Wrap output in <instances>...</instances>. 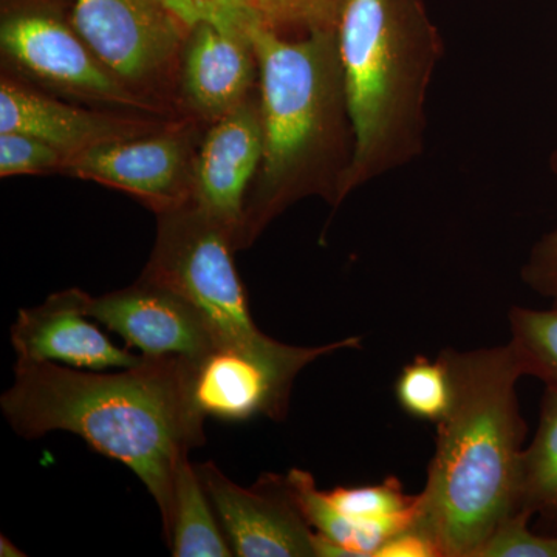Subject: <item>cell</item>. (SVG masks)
I'll return each instance as SVG.
<instances>
[{"label": "cell", "mask_w": 557, "mask_h": 557, "mask_svg": "<svg viewBox=\"0 0 557 557\" xmlns=\"http://www.w3.org/2000/svg\"><path fill=\"white\" fill-rule=\"evenodd\" d=\"M89 298L83 289L70 288L22 309L10 332L16 362H57L79 370L126 369L141 362L143 355L116 346L90 321Z\"/></svg>", "instance_id": "cell-12"}, {"label": "cell", "mask_w": 557, "mask_h": 557, "mask_svg": "<svg viewBox=\"0 0 557 557\" xmlns=\"http://www.w3.org/2000/svg\"><path fill=\"white\" fill-rule=\"evenodd\" d=\"M519 511L557 512V386H545L536 434L523 449Z\"/></svg>", "instance_id": "cell-18"}, {"label": "cell", "mask_w": 557, "mask_h": 557, "mask_svg": "<svg viewBox=\"0 0 557 557\" xmlns=\"http://www.w3.org/2000/svg\"><path fill=\"white\" fill-rule=\"evenodd\" d=\"M87 313L138 348L143 357L196 361L218 347L199 310L174 289L148 277L100 298L90 296Z\"/></svg>", "instance_id": "cell-11"}, {"label": "cell", "mask_w": 557, "mask_h": 557, "mask_svg": "<svg viewBox=\"0 0 557 557\" xmlns=\"http://www.w3.org/2000/svg\"><path fill=\"white\" fill-rule=\"evenodd\" d=\"M72 27L127 86L159 75L186 30L166 0H75Z\"/></svg>", "instance_id": "cell-9"}, {"label": "cell", "mask_w": 557, "mask_h": 557, "mask_svg": "<svg viewBox=\"0 0 557 557\" xmlns=\"http://www.w3.org/2000/svg\"><path fill=\"white\" fill-rule=\"evenodd\" d=\"M0 46L17 67L50 86L109 104L148 108L73 27L46 11H16L3 17Z\"/></svg>", "instance_id": "cell-8"}, {"label": "cell", "mask_w": 557, "mask_h": 557, "mask_svg": "<svg viewBox=\"0 0 557 557\" xmlns=\"http://www.w3.org/2000/svg\"><path fill=\"white\" fill-rule=\"evenodd\" d=\"M287 479L304 518L318 536L335 545L338 557H376L384 542L399 533L386 523H362L347 518L330 502L327 491L319 490L310 472L292 469Z\"/></svg>", "instance_id": "cell-17"}, {"label": "cell", "mask_w": 557, "mask_h": 557, "mask_svg": "<svg viewBox=\"0 0 557 557\" xmlns=\"http://www.w3.org/2000/svg\"><path fill=\"white\" fill-rule=\"evenodd\" d=\"M0 556L2 557H22L25 553H22L17 545H14L9 537H0Z\"/></svg>", "instance_id": "cell-28"}, {"label": "cell", "mask_w": 557, "mask_h": 557, "mask_svg": "<svg viewBox=\"0 0 557 557\" xmlns=\"http://www.w3.org/2000/svg\"><path fill=\"white\" fill-rule=\"evenodd\" d=\"M522 281L542 298L557 304V228L542 236L522 267Z\"/></svg>", "instance_id": "cell-26"}, {"label": "cell", "mask_w": 557, "mask_h": 557, "mask_svg": "<svg viewBox=\"0 0 557 557\" xmlns=\"http://www.w3.org/2000/svg\"><path fill=\"white\" fill-rule=\"evenodd\" d=\"M552 170L553 174H555V177L557 178V149L555 150V152H553L552 156Z\"/></svg>", "instance_id": "cell-29"}, {"label": "cell", "mask_w": 557, "mask_h": 557, "mask_svg": "<svg viewBox=\"0 0 557 557\" xmlns=\"http://www.w3.org/2000/svg\"><path fill=\"white\" fill-rule=\"evenodd\" d=\"M248 35L259 67L263 159L258 203L245 212L237 248L307 194L339 205L355 150L336 30L288 39L262 20Z\"/></svg>", "instance_id": "cell-3"}, {"label": "cell", "mask_w": 557, "mask_h": 557, "mask_svg": "<svg viewBox=\"0 0 557 557\" xmlns=\"http://www.w3.org/2000/svg\"><path fill=\"white\" fill-rule=\"evenodd\" d=\"M259 72L249 35L201 24L190 30L183 84L193 108L218 121L248 100Z\"/></svg>", "instance_id": "cell-15"}, {"label": "cell", "mask_w": 557, "mask_h": 557, "mask_svg": "<svg viewBox=\"0 0 557 557\" xmlns=\"http://www.w3.org/2000/svg\"><path fill=\"white\" fill-rule=\"evenodd\" d=\"M454 387L448 364L437 359L417 357L406 364L395 383L399 408L417 420L440 423L453 405Z\"/></svg>", "instance_id": "cell-20"}, {"label": "cell", "mask_w": 557, "mask_h": 557, "mask_svg": "<svg viewBox=\"0 0 557 557\" xmlns=\"http://www.w3.org/2000/svg\"><path fill=\"white\" fill-rule=\"evenodd\" d=\"M376 557H438L431 539L410 525L384 542Z\"/></svg>", "instance_id": "cell-27"}, {"label": "cell", "mask_w": 557, "mask_h": 557, "mask_svg": "<svg viewBox=\"0 0 557 557\" xmlns=\"http://www.w3.org/2000/svg\"><path fill=\"white\" fill-rule=\"evenodd\" d=\"M343 0H256L262 20L281 32L336 30Z\"/></svg>", "instance_id": "cell-23"}, {"label": "cell", "mask_w": 557, "mask_h": 557, "mask_svg": "<svg viewBox=\"0 0 557 557\" xmlns=\"http://www.w3.org/2000/svg\"><path fill=\"white\" fill-rule=\"evenodd\" d=\"M336 39L355 150L344 199L424 150L443 39L423 0H343Z\"/></svg>", "instance_id": "cell-4"}, {"label": "cell", "mask_w": 557, "mask_h": 557, "mask_svg": "<svg viewBox=\"0 0 557 557\" xmlns=\"http://www.w3.org/2000/svg\"><path fill=\"white\" fill-rule=\"evenodd\" d=\"M166 542L175 557L234 556L207 487L189 457L180 461L175 475L174 511Z\"/></svg>", "instance_id": "cell-16"}, {"label": "cell", "mask_w": 557, "mask_h": 557, "mask_svg": "<svg viewBox=\"0 0 557 557\" xmlns=\"http://www.w3.org/2000/svg\"><path fill=\"white\" fill-rule=\"evenodd\" d=\"M330 502L347 518L362 523H386L406 530L417 518V496H408L398 479L379 485L341 486L327 491Z\"/></svg>", "instance_id": "cell-21"}, {"label": "cell", "mask_w": 557, "mask_h": 557, "mask_svg": "<svg viewBox=\"0 0 557 557\" xmlns=\"http://www.w3.org/2000/svg\"><path fill=\"white\" fill-rule=\"evenodd\" d=\"M0 408L21 437L70 432L129 468L156 500L168 541L180 461L207 442L189 359L143 357L115 372L16 362Z\"/></svg>", "instance_id": "cell-1"}, {"label": "cell", "mask_w": 557, "mask_h": 557, "mask_svg": "<svg viewBox=\"0 0 557 557\" xmlns=\"http://www.w3.org/2000/svg\"><path fill=\"white\" fill-rule=\"evenodd\" d=\"M168 7L186 30L201 24L222 32L248 35L262 21L256 0H166Z\"/></svg>", "instance_id": "cell-22"}, {"label": "cell", "mask_w": 557, "mask_h": 557, "mask_svg": "<svg viewBox=\"0 0 557 557\" xmlns=\"http://www.w3.org/2000/svg\"><path fill=\"white\" fill-rule=\"evenodd\" d=\"M67 156L49 143L20 132L0 134V175L39 174L62 170Z\"/></svg>", "instance_id": "cell-25"}, {"label": "cell", "mask_w": 557, "mask_h": 557, "mask_svg": "<svg viewBox=\"0 0 557 557\" xmlns=\"http://www.w3.org/2000/svg\"><path fill=\"white\" fill-rule=\"evenodd\" d=\"M507 344L522 376L557 386V304L553 309L512 307Z\"/></svg>", "instance_id": "cell-19"}, {"label": "cell", "mask_w": 557, "mask_h": 557, "mask_svg": "<svg viewBox=\"0 0 557 557\" xmlns=\"http://www.w3.org/2000/svg\"><path fill=\"white\" fill-rule=\"evenodd\" d=\"M145 121L64 104L10 79L0 84V134L20 132L49 143L65 156L152 132Z\"/></svg>", "instance_id": "cell-14"}, {"label": "cell", "mask_w": 557, "mask_h": 557, "mask_svg": "<svg viewBox=\"0 0 557 557\" xmlns=\"http://www.w3.org/2000/svg\"><path fill=\"white\" fill-rule=\"evenodd\" d=\"M234 556L318 557L317 533L293 496L287 475H262L251 487L212 461L196 465Z\"/></svg>", "instance_id": "cell-7"}, {"label": "cell", "mask_w": 557, "mask_h": 557, "mask_svg": "<svg viewBox=\"0 0 557 557\" xmlns=\"http://www.w3.org/2000/svg\"><path fill=\"white\" fill-rule=\"evenodd\" d=\"M233 231L193 201L160 214L159 236L143 277L174 289L208 322L218 347H258L270 339L249 313L234 265Z\"/></svg>", "instance_id": "cell-5"}, {"label": "cell", "mask_w": 557, "mask_h": 557, "mask_svg": "<svg viewBox=\"0 0 557 557\" xmlns=\"http://www.w3.org/2000/svg\"><path fill=\"white\" fill-rule=\"evenodd\" d=\"M359 346L361 338L351 336L319 347L288 346L270 338L258 347L214 348L196 361L189 359L194 401L207 418L284 420L293 384L307 366Z\"/></svg>", "instance_id": "cell-6"}, {"label": "cell", "mask_w": 557, "mask_h": 557, "mask_svg": "<svg viewBox=\"0 0 557 557\" xmlns=\"http://www.w3.org/2000/svg\"><path fill=\"white\" fill-rule=\"evenodd\" d=\"M62 170L134 194L160 214L185 207L193 197V153L180 131L102 143L69 157Z\"/></svg>", "instance_id": "cell-10"}, {"label": "cell", "mask_w": 557, "mask_h": 557, "mask_svg": "<svg viewBox=\"0 0 557 557\" xmlns=\"http://www.w3.org/2000/svg\"><path fill=\"white\" fill-rule=\"evenodd\" d=\"M533 516L516 511L494 530L478 557H557V537L533 533L528 522Z\"/></svg>", "instance_id": "cell-24"}, {"label": "cell", "mask_w": 557, "mask_h": 557, "mask_svg": "<svg viewBox=\"0 0 557 557\" xmlns=\"http://www.w3.org/2000/svg\"><path fill=\"white\" fill-rule=\"evenodd\" d=\"M263 159L259 101L248 100L215 121L194 157L190 201L239 236L245 193Z\"/></svg>", "instance_id": "cell-13"}, {"label": "cell", "mask_w": 557, "mask_h": 557, "mask_svg": "<svg viewBox=\"0 0 557 557\" xmlns=\"http://www.w3.org/2000/svg\"><path fill=\"white\" fill-rule=\"evenodd\" d=\"M440 355L453 379V405L437 423L412 527L431 539L438 557H478L494 530L519 511L522 373L507 344Z\"/></svg>", "instance_id": "cell-2"}]
</instances>
